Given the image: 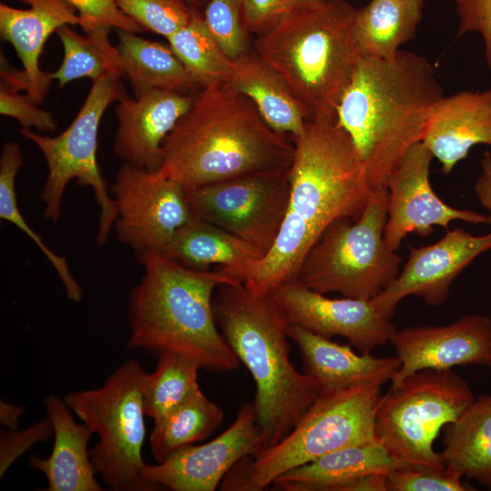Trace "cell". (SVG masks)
I'll use <instances>...</instances> for the list:
<instances>
[{
    "mask_svg": "<svg viewBox=\"0 0 491 491\" xmlns=\"http://www.w3.org/2000/svg\"><path fill=\"white\" fill-rule=\"evenodd\" d=\"M462 476L446 466L405 465L387 475L386 491H464Z\"/></svg>",
    "mask_w": 491,
    "mask_h": 491,
    "instance_id": "8d00e7d4",
    "label": "cell"
},
{
    "mask_svg": "<svg viewBox=\"0 0 491 491\" xmlns=\"http://www.w3.org/2000/svg\"><path fill=\"white\" fill-rule=\"evenodd\" d=\"M444 95L431 63L399 50L389 59L362 56L336 109L373 189L386 188L406 151L422 141L432 106Z\"/></svg>",
    "mask_w": 491,
    "mask_h": 491,
    "instance_id": "7a4b0ae2",
    "label": "cell"
},
{
    "mask_svg": "<svg viewBox=\"0 0 491 491\" xmlns=\"http://www.w3.org/2000/svg\"><path fill=\"white\" fill-rule=\"evenodd\" d=\"M387 189H374L360 216L331 223L306 254L296 282L319 292L370 300L398 275L402 257L384 238Z\"/></svg>",
    "mask_w": 491,
    "mask_h": 491,
    "instance_id": "ba28073f",
    "label": "cell"
},
{
    "mask_svg": "<svg viewBox=\"0 0 491 491\" xmlns=\"http://www.w3.org/2000/svg\"><path fill=\"white\" fill-rule=\"evenodd\" d=\"M389 342L400 361L391 380L396 386L424 369L485 365L491 350V318L469 315L448 325L396 329Z\"/></svg>",
    "mask_w": 491,
    "mask_h": 491,
    "instance_id": "ac0fdd59",
    "label": "cell"
},
{
    "mask_svg": "<svg viewBox=\"0 0 491 491\" xmlns=\"http://www.w3.org/2000/svg\"><path fill=\"white\" fill-rule=\"evenodd\" d=\"M224 419L222 409L198 390L184 402L154 419L150 450L160 463L173 453L210 436Z\"/></svg>",
    "mask_w": 491,
    "mask_h": 491,
    "instance_id": "f546056e",
    "label": "cell"
},
{
    "mask_svg": "<svg viewBox=\"0 0 491 491\" xmlns=\"http://www.w3.org/2000/svg\"><path fill=\"white\" fill-rule=\"evenodd\" d=\"M166 39L200 86L222 85L226 81L232 60L221 49L204 15L197 11L194 10L188 23Z\"/></svg>",
    "mask_w": 491,
    "mask_h": 491,
    "instance_id": "1f68e13d",
    "label": "cell"
},
{
    "mask_svg": "<svg viewBox=\"0 0 491 491\" xmlns=\"http://www.w3.org/2000/svg\"><path fill=\"white\" fill-rule=\"evenodd\" d=\"M204 18L210 33L231 60L247 52L249 32L241 0H209Z\"/></svg>",
    "mask_w": 491,
    "mask_h": 491,
    "instance_id": "d590c367",
    "label": "cell"
},
{
    "mask_svg": "<svg viewBox=\"0 0 491 491\" xmlns=\"http://www.w3.org/2000/svg\"><path fill=\"white\" fill-rule=\"evenodd\" d=\"M424 0H371L356 10L353 30L362 56L394 57L416 35Z\"/></svg>",
    "mask_w": 491,
    "mask_h": 491,
    "instance_id": "83f0119b",
    "label": "cell"
},
{
    "mask_svg": "<svg viewBox=\"0 0 491 491\" xmlns=\"http://www.w3.org/2000/svg\"><path fill=\"white\" fill-rule=\"evenodd\" d=\"M444 443L447 467L491 487V394L475 397L448 424Z\"/></svg>",
    "mask_w": 491,
    "mask_h": 491,
    "instance_id": "f1b7e54d",
    "label": "cell"
},
{
    "mask_svg": "<svg viewBox=\"0 0 491 491\" xmlns=\"http://www.w3.org/2000/svg\"><path fill=\"white\" fill-rule=\"evenodd\" d=\"M117 7L144 30L165 38L191 19L194 8L185 0H115Z\"/></svg>",
    "mask_w": 491,
    "mask_h": 491,
    "instance_id": "e575fe53",
    "label": "cell"
},
{
    "mask_svg": "<svg viewBox=\"0 0 491 491\" xmlns=\"http://www.w3.org/2000/svg\"><path fill=\"white\" fill-rule=\"evenodd\" d=\"M270 295L290 325L327 338L343 336L361 353L386 344L396 330L371 299L330 298L296 281L280 285Z\"/></svg>",
    "mask_w": 491,
    "mask_h": 491,
    "instance_id": "e0dca14e",
    "label": "cell"
},
{
    "mask_svg": "<svg viewBox=\"0 0 491 491\" xmlns=\"http://www.w3.org/2000/svg\"><path fill=\"white\" fill-rule=\"evenodd\" d=\"M262 450L255 405L246 403L219 436L205 444L181 448L156 465L145 464L143 476L155 489L213 491L237 461Z\"/></svg>",
    "mask_w": 491,
    "mask_h": 491,
    "instance_id": "2e32d148",
    "label": "cell"
},
{
    "mask_svg": "<svg viewBox=\"0 0 491 491\" xmlns=\"http://www.w3.org/2000/svg\"><path fill=\"white\" fill-rule=\"evenodd\" d=\"M117 37L115 46L124 75L129 79L135 97L153 90L187 93L199 85L169 45L121 29H117Z\"/></svg>",
    "mask_w": 491,
    "mask_h": 491,
    "instance_id": "4316f807",
    "label": "cell"
},
{
    "mask_svg": "<svg viewBox=\"0 0 491 491\" xmlns=\"http://www.w3.org/2000/svg\"><path fill=\"white\" fill-rule=\"evenodd\" d=\"M195 360L175 353L158 356L154 372L145 373L142 396L145 416L155 419L200 390Z\"/></svg>",
    "mask_w": 491,
    "mask_h": 491,
    "instance_id": "d6a6232c",
    "label": "cell"
},
{
    "mask_svg": "<svg viewBox=\"0 0 491 491\" xmlns=\"http://www.w3.org/2000/svg\"><path fill=\"white\" fill-rule=\"evenodd\" d=\"M356 10L345 0H326L290 15L255 42V53L286 82L309 119L336 115L362 57L353 30Z\"/></svg>",
    "mask_w": 491,
    "mask_h": 491,
    "instance_id": "8992f818",
    "label": "cell"
},
{
    "mask_svg": "<svg viewBox=\"0 0 491 491\" xmlns=\"http://www.w3.org/2000/svg\"><path fill=\"white\" fill-rule=\"evenodd\" d=\"M109 190L117 212L116 237L137 256L161 254L177 231L195 217L186 187L159 169L124 163Z\"/></svg>",
    "mask_w": 491,
    "mask_h": 491,
    "instance_id": "4fadbf2b",
    "label": "cell"
},
{
    "mask_svg": "<svg viewBox=\"0 0 491 491\" xmlns=\"http://www.w3.org/2000/svg\"><path fill=\"white\" fill-rule=\"evenodd\" d=\"M290 195L269 252L236 279L256 295L295 282L299 266L323 231L339 218L357 219L373 192L366 167L336 115L308 119L294 137Z\"/></svg>",
    "mask_w": 491,
    "mask_h": 491,
    "instance_id": "6da1fadb",
    "label": "cell"
},
{
    "mask_svg": "<svg viewBox=\"0 0 491 491\" xmlns=\"http://www.w3.org/2000/svg\"><path fill=\"white\" fill-rule=\"evenodd\" d=\"M125 95L118 77L104 76L93 81L76 116L58 135H43L23 127L19 130L38 147L46 163L47 176L40 193L45 219L57 223L65 187L75 179L80 185L93 188L100 207L98 246L107 242L117 215L96 158L99 125L106 108Z\"/></svg>",
    "mask_w": 491,
    "mask_h": 491,
    "instance_id": "8fae6325",
    "label": "cell"
},
{
    "mask_svg": "<svg viewBox=\"0 0 491 491\" xmlns=\"http://www.w3.org/2000/svg\"><path fill=\"white\" fill-rule=\"evenodd\" d=\"M161 255L195 270L219 266L235 281L241 270L263 257L246 242L196 217L177 231Z\"/></svg>",
    "mask_w": 491,
    "mask_h": 491,
    "instance_id": "484cf974",
    "label": "cell"
},
{
    "mask_svg": "<svg viewBox=\"0 0 491 491\" xmlns=\"http://www.w3.org/2000/svg\"><path fill=\"white\" fill-rule=\"evenodd\" d=\"M485 366H491V350H490V353H489V355H488V357H487V359H486V361Z\"/></svg>",
    "mask_w": 491,
    "mask_h": 491,
    "instance_id": "bcb514c9",
    "label": "cell"
},
{
    "mask_svg": "<svg viewBox=\"0 0 491 491\" xmlns=\"http://www.w3.org/2000/svg\"><path fill=\"white\" fill-rule=\"evenodd\" d=\"M213 309L221 334L256 383V423L267 449L291 431L319 387L290 361L289 323L270 294L256 295L242 283L222 284Z\"/></svg>",
    "mask_w": 491,
    "mask_h": 491,
    "instance_id": "5b68a950",
    "label": "cell"
},
{
    "mask_svg": "<svg viewBox=\"0 0 491 491\" xmlns=\"http://www.w3.org/2000/svg\"><path fill=\"white\" fill-rule=\"evenodd\" d=\"M490 230L474 235L460 227L446 229L436 243L411 248L407 261L396 277L372 298L376 308L392 319L397 305L415 296L428 306H437L448 297L453 281L479 255L491 249Z\"/></svg>",
    "mask_w": 491,
    "mask_h": 491,
    "instance_id": "9a60e30c",
    "label": "cell"
},
{
    "mask_svg": "<svg viewBox=\"0 0 491 491\" xmlns=\"http://www.w3.org/2000/svg\"><path fill=\"white\" fill-rule=\"evenodd\" d=\"M55 436L48 457L32 456L29 466L42 472L47 480L48 491H101L95 479L88 441L93 431L75 421L64 400L50 395L44 400Z\"/></svg>",
    "mask_w": 491,
    "mask_h": 491,
    "instance_id": "603a6c76",
    "label": "cell"
},
{
    "mask_svg": "<svg viewBox=\"0 0 491 491\" xmlns=\"http://www.w3.org/2000/svg\"><path fill=\"white\" fill-rule=\"evenodd\" d=\"M0 114L15 118L23 128L35 127L53 132L57 127L50 112L38 108L26 95L19 94L3 82L0 85Z\"/></svg>",
    "mask_w": 491,
    "mask_h": 491,
    "instance_id": "f35d334b",
    "label": "cell"
},
{
    "mask_svg": "<svg viewBox=\"0 0 491 491\" xmlns=\"http://www.w3.org/2000/svg\"><path fill=\"white\" fill-rule=\"evenodd\" d=\"M23 165V155L19 145L6 142L0 155V218L12 223L33 240L55 269L66 293V296L80 302L83 292L73 276L65 258L52 251L22 215L15 193V176Z\"/></svg>",
    "mask_w": 491,
    "mask_h": 491,
    "instance_id": "836d02e7",
    "label": "cell"
},
{
    "mask_svg": "<svg viewBox=\"0 0 491 491\" xmlns=\"http://www.w3.org/2000/svg\"><path fill=\"white\" fill-rule=\"evenodd\" d=\"M194 98L195 95L169 90H153L134 98L123 96L115 108V155L125 164L159 169L163 143L188 112Z\"/></svg>",
    "mask_w": 491,
    "mask_h": 491,
    "instance_id": "d6986e66",
    "label": "cell"
},
{
    "mask_svg": "<svg viewBox=\"0 0 491 491\" xmlns=\"http://www.w3.org/2000/svg\"><path fill=\"white\" fill-rule=\"evenodd\" d=\"M479 204L491 213V153L486 151L481 160L480 175L474 185Z\"/></svg>",
    "mask_w": 491,
    "mask_h": 491,
    "instance_id": "7bdbcfd3",
    "label": "cell"
},
{
    "mask_svg": "<svg viewBox=\"0 0 491 491\" xmlns=\"http://www.w3.org/2000/svg\"><path fill=\"white\" fill-rule=\"evenodd\" d=\"M52 432L53 426L48 417L24 431H1L0 476L2 477L11 464L31 446L49 439Z\"/></svg>",
    "mask_w": 491,
    "mask_h": 491,
    "instance_id": "b9f144b4",
    "label": "cell"
},
{
    "mask_svg": "<svg viewBox=\"0 0 491 491\" xmlns=\"http://www.w3.org/2000/svg\"><path fill=\"white\" fill-rule=\"evenodd\" d=\"M69 25H62L55 32L63 45L64 57L50 75L59 87L85 77L95 81L104 76L124 75L120 54L109 40L110 26L101 25L81 35Z\"/></svg>",
    "mask_w": 491,
    "mask_h": 491,
    "instance_id": "4dcf8cb0",
    "label": "cell"
},
{
    "mask_svg": "<svg viewBox=\"0 0 491 491\" xmlns=\"http://www.w3.org/2000/svg\"><path fill=\"white\" fill-rule=\"evenodd\" d=\"M190 6L195 7L202 5L205 0H185Z\"/></svg>",
    "mask_w": 491,
    "mask_h": 491,
    "instance_id": "f6af8a7d",
    "label": "cell"
},
{
    "mask_svg": "<svg viewBox=\"0 0 491 491\" xmlns=\"http://www.w3.org/2000/svg\"><path fill=\"white\" fill-rule=\"evenodd\" d=\"M475 399L468 383L451 369L416 372L381 396L376 436L404 465L445 468L433 448L440 429L456 420Z\"/></svg>",
    "mask_w": 491,
    "mask_h": 491,
    "instance_id": "30bf717a",
    "label": "cell"
},
{
    "mask_svg": "<svg viewBox=\"0 0 491 491\" xmlns=\"http://www.w3.org/2000/svg\"><path fill=\"white\" fill-rule=\"evenodd\" d=\"M326 0H241L246 26L249 34L263 35L283 20L301 11L324 4Z\"/></svg>",
    "mask_w": 491,
    "mask_h": 491,
    "instance_id": "74e56055",
    "label": "cell"
},
{
    "mask_svg": "<svg viewBox=\"0 0 491 491\" xmlns=\"http://www.w3.org/2000/svg\"><path fill=\"white\" fill-rule=\"evenodd\" d=\"M449 175L476 145H491V87L443 95L431 108L422 141Z\"/></svg>",
    "mask_w": 491,
    "mask_h": 491,
    "instance_id": "44dd1931",
    "label": "cell"
},
{
    "mask_svg": "<svg viewBox=\"0 0 491 491\" xmlns=\"http://www.w3.org/2000/svg\"><path fill=\"white\" fill-rule=\"evenodd\" d=\"M137 258L144 274L129 295L128 347L157 356L179 354L210 372L238 368L241 363L216 325L213 296L218 286L239 282L221 268L195 270L155 252Z\"/></svg>",
    "mask_w": 491,
    "mask_h": 491,
    "instance_id": "277c9868",
    "label": "cell"
},
{
    "mask_svg": "<svg viewBox=\"0 0 491 491\" xmlns=\"http://www.w3.org/2000/svg\"><path fill=\"white\" fill-rule=\"evenodd\" d=\"M145 371L135 359L124 362L95 389L65 395L70 410L99 440L90 450L95 474L114 491L154 490L143 476L145 439L142 382Z\"/></svg>",
    "mask_w": 491,
    "mask_h": 491,
    "instance_id": "9c48e42d",
    "label": "cell"
},
{
    "mask_svg": "<svg viewBox=\"0 0 491 491\" xmlns=\"http://www.w3.org/2000/svg\"><path fill=\"white\" fill-rule=\"evenodd\" d=\"M76 9L81 18V28L87 33L98 26L139 33L144 29L126 16L115 0H66Z\"/></svg>",
    "mask_w": 491,
    "mask_h": 491,
    "instance_id": "ab89813d",
    "label": "cell"
},
{
    "mask_svg": "<svg viewBox=\"0 0 491 491\" xmlns=\"http://www.w3.org/2000/svg\"><path fill=\"white\" fill-rule=\"evenodd\" d=\"M433 154L423 142L413 145L388 178L384 238L397 251L410 233L428 235L436 225L447 229L452 221L488 224V215L446 204L434 192L429 179Z\"/></svg>",
    "mask_w": 491,
    "mask_h": 491,
    "instance_id": "5bb4252c",
    "label": "cell"
},
{
    "mask_svg": "<svg viewBox=\"0 0 491 491\" xmlns=\"http://www.w3.org/2000/svg\"><path fill=\"white\" fill-rule=\"evenodd\" d=\"M379 385L321 392L291 431L275 446L237 461L222 490L260 491L281 475L336 450L377 441Z\"/></svg>",
    "mask_w": 491,
    "mask_h": 491,
    "instance_id": "52a82bcc",
    "label": "cell"
},
{
    "mask_svg": "<svg viewBox=\"0 0 491 491\" xmlns=\"http://www.w3.org/2000/svg\"><path fill=\"white\" fill-rule=\"evenodd\" d=\"M289 195V168L259 171L186 188L195 217L246 242L263 257L278 235Z\"/></svg>",
    "mask_w": 491,
    "mask_h": 491,
    "instance_id": "7c38bea8",
    "label": "cell"
},
{
    "mask_svg": "<svg viewBox=\"0 0 491 491\" xmlns=\"http://www.w3.org/2000/svg\"><path fill=\"white\" fill-rule=\"evenodd\" d=\"M159 170L186 188L243 175L286 169L295 147L245 95L203 87L165 137Z\"/></svg>",
    "mask_w": 491,
    "mask_h": 491,
    "instance_id": "3957f363",
    "label": "cell"
},
{
    "mask_svg": "<svg viewBox=\"0 0 491 491\" xmlns=\"http://www.w3.org/2000/svg\"><path fill=\"white\" fill-rule=\"evenodd\" d=\"M29 5L21 9L0 4V35L14 47L23 65L25 95L42 103L51 85V73L41 70L40 56L48 37L65 25H81V18L66 0H18Z\"/></svg>",
    "mask_w": 491,
    "mask_h": 491,
    "instance_id": "ffe728a7",
    "label": "cell"
},
{
    "mask_svg": "<svg viewBox=\"0 0 491 491\" xmlns=\"http://www.w3.org/2000/svg\"><path fill=\"white\" fill-rule=\"evenodd\" d=\"M24 408L5 401H0V422L10 430H15Z\"/></svg>",
    "mask_w": 491,
    "mask_h": 491,
    "instance_id": "ee69618b",
    "label": "cell"
},
{
    "mask_svg": "<svg viewBox=\"0 0 491 491\" xmlns=\"http://www.w3.org/2000/svg\"><path fill=\"white\" fill-rule=\"evenodd\" d=\"M454 3L459 18L456 38L470 32L478 33L491 71V0H454Z\"/></svg>",
    "mask_w": 491,
    "mask_h": 491,
    "instance_id": "60d3db41",
    "label": "cell"
},
{
    "mask_svg": "<svg viewBox=\"0 0 491 491\" xmlns=\"http://www.w3.org/2000/svg\"><path fill=\"white\" fill-rule=\"evenodd\" d=\"M287 336L302 355L305 373L318 386L320 393L391 381L400 368L396 356H375L356 353L349 346L316 335L296 325L287 327Z\"/></svg>",
    "mask_w": 491,
    "mask_h": 491,
    "instance_id": "7402d4cb",
    "label": "cell"
},
{
    "mask_svg": "<svg viewBox=\"0 0 491 491\" xmlns=\"http://www.w3.org/2000/svg\"><path fill=\"white\" fill-rule=\"evenodd\" d=\"M402 466L377 440L328 453L286 472L273 485L286 491H339L351 480L370 474L388 475Z\"/></svg>",
    "mask_w": 491,
    "mask_h": 491,
    "instance_id": "d4e9b609",
    "label": "cell"
},
{
    "mask_svg": "<svg viewBox=\"0 0 491 491\" xmlns=\"http://www.w3.org/2000/svg\"><path fill=\"white\" fill-rule=\"evenodd\" d=\"M223 85L246 96L276 132L294 138L304 131L309 119L306 108L282 76L255 52L232 60Z\"/></svg>",
    "mask_w": 491,
    "mask_h": 491,
    "instance_id": "cb8c5ba5",
    "label": "cell"
}]
</instances>
